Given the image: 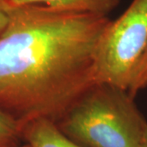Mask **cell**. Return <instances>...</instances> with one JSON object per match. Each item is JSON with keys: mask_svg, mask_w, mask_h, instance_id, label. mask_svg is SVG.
I'll use <instances>...</instances> for the list:
<instances>
[{"mask_svg": "<svg viewBox=\"0 0 147 147\" xmlns=\"http://www.w3.org/2000/svg\"><path fill=\"white\" fill-rule=\"evenodd\" d=\"M109 16L42 4L11 7L0 34V110L20 125L58 123L96 84Z\"/></svg>", "mask_w": 147, "mask_h": 147, "instance_id": "6da1fadb", "label": "cell"}, {"mask_svg": "<svg viewBox=\"0 0 147 147\" xmlns=\"http://www.w3.org/2000/svg\"><path fill=\"white\" fill-rule=\"evenodd\" d=\"M57 125L82 147H142L147 122L127 90L98 83Z\"/></svg>", "mask_w": 147, "mask_h": 147, "instance_id": "7a4b0ae2", "label": "cell"}, {"mask_svg": "<svg viewBox=\"0 0 147 147\" xmlns=\"http://www.w3.org/2000/svg\"><path fill=\"white\" fill-rule=\"evenodd\" d=\"M147 45V0H132L101 37L96 58V84L127 90L136 65Z\"/></svg>", "mask_w": 147, "mask_h": 147, "instance_id": "3957f363", "label": "cell"}, {"mask_svg": "<svg viewBox=\"0 0 147 147\" xmlns=\"http://www.w3.org/2000/svg\"><path fill=\"white\" fill-rule=\"evenodd\" d=\"M23 142L30 147H82L70 140L53 121L38 119L21 127Z\"/></svg>", "mask_w": 147, "mask_h": 147, "instance_id": "277c9868", "label": "cell"}, {"mask_svg": "<svg viewBox=\"0 0 147 147\" xmlns=\"http://www.w3.org/2000/svg\"><path fill=\"white\" fill-rule=\"evenodd\" d=\"M11 7L42 4L61 10L74 11L108 16L118 7L120 0H7Z\"/></svg>", "mask_w": 147, "mask_h": 147, "instance_id": "5b68a950", "label": "cell"}, {"mask_svg": "<svg viewBox=\"0 0 147 147\" xmlns=\"http://www.w3.org/2000/svg\"><path fill=\"white\" fill-rule=\"evenodd\" d=\"M22 144L21 126L0 110V147H14Z\"/></svg>", "mask_w": 147, "mask_h": 147, "instance_id": "8992f818", "label": "cell"}, {"mask_svg": "<svg viewBox=\"0 0 147 147\" xmlns=\"http://www.w3.org/2000/svg\"><path fill=\"white\" fill-rule=\"evenodd\" d=\"M147 87V45L135 66L127 92L135 98L141 90Z\"/></svg>", "mask_w": 147, "mask_h": 147, "instance_id": "52a82bcc", "label": "cell"}, {"mask_svg": "<svg viewBox=\"0 0 147 147\" xmlns=\"http://www.w3.org/2000/svg\"><path fill=\"white\" fill-rule=\"evenodd\" d=\"M10 7L7 0H0V34L7 24L8 11Z\"/></svg>", "mask_w": 147, "mask_h": 147, "instance_id": "ba28073f", "label": "cell"}, {"mask_svg": "<svg viewBox=\"0 0 147 147\" xmlns=\"http://www.w3.org/2000/svg\"><path fill=\"white\" fill-rule=\"evenodd\" d=\"M142 147H147V128L145 136H144V140H143V144H142Z\"/></svg>", "mask_w": 147, "mask_h": 147, "instance_id": "9c48e42d", "label": "cell"}, {"mask_svg": "<svg viewBox=\"0 0 147 147\" xmlns=\"http://www.w3.org/2000/svg\"><path fill=\"white\" fill-rule=\"evenodd\" d=\"M14 147H30L28 144H26V143H24V144H22V145H20V146H14Z\"/></svg>", "mask_w": 147, "mask_h": 147, "instance_id": "30bf717a", "label": "cell"}]
</instances>
